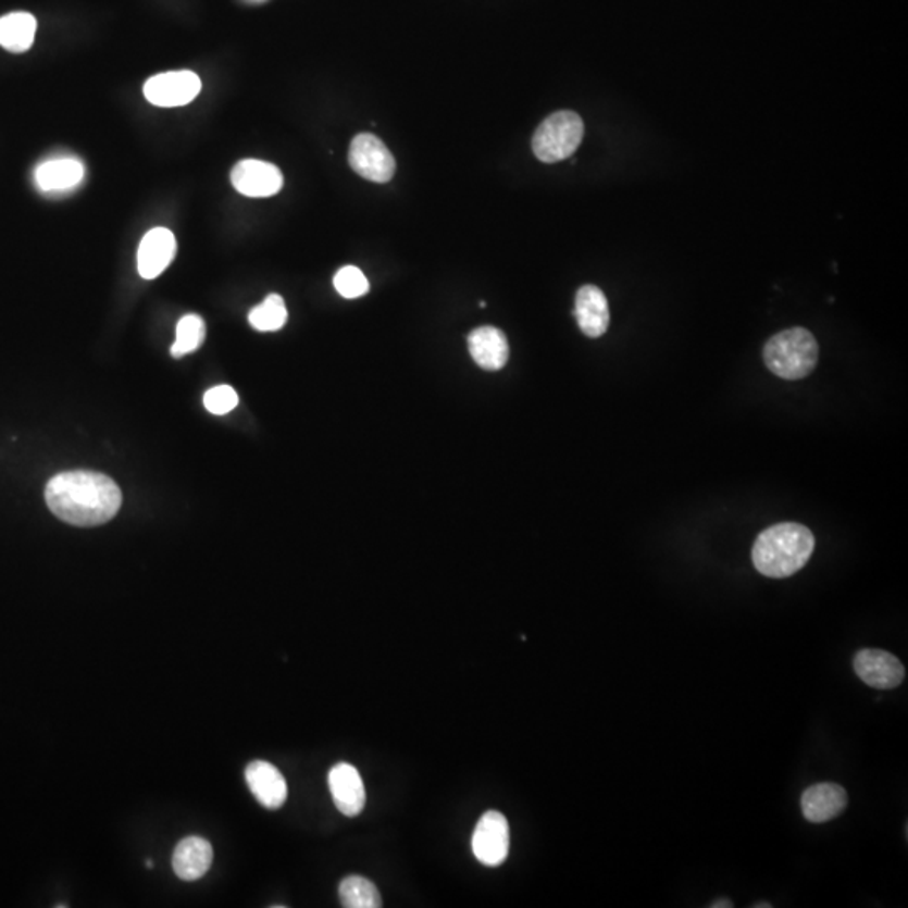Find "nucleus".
<instances>
[{"label": "nucleus", "mask_w": 908, "mask_h": 908, "mask_svg": "<svg viewBox=\"0 0 908 908\" xmlns=\"http://www.w3.org/2000/svg\"><path fill=\"white\" fill-rule=\"evenodd\" d=\"M122 500L120 486L94 471H66L46 485L49 510L70 525H103L119 513Z\"/></svg>", "instance_id": "f257e3e1"}, {"label": "nucleus", "mask_w": 908, "mask_h": 908, "mask_svg": "<svg viewBox=\"0 0 908 908\" xmlns=\"http://www.w3.org/2000/svg\"><path fill=\"white\" fill-rule=\"evenodd\" d=\"M814 550V535L801 523H778L757 537L752 562L757 571L772 579H784L801 571Z\"/></svg>", "instance_id": "f03ea898"}, {"label": "nucleus", "mask_w": 908, "mask_h": 908, "mask_svg": "<svg viewBox=\"0 0 908 908\" xmlns=\"http://www.w3.org/2000/svg\"><path fill=\"white\" fill-rule=\"evenodd\" d=\"M820 359V347L806 328H789L774 335L764 347V362L769 371L786 381L808 377Z\"/></svg>", "instance_id": "7ed1b4c3"}, {"label": "nucleus", "mask_w": 908, "mask_h": 908, "mask_svg": "<svg viewBox=\"0 0 908 908\" xmlns=\"http://www.w3.org/2000/svg\"><path fill=\"white\" fill-rule=\"evenodd\" d=\"M584 137V122L577 113L557 112L538 125L532 138L535 157L556 163L574 156Z\"/></svg>", "instance_id": "20e7f679"}, {"label": "nucleus", "mask_w": 908, "mask_h": 908, "mask_svg": "<svg viewBox=\"0 0 908 908\" xmlns=\"http://www.w3.org/2000/svg\"><path fill=\"white\" fill-rule=\"evenodd\" d=\"M349 162L360 177L377 184L389 182L396 172V160L384 141L372 134L357 135L350 145Z\"/></svg>", "instance_id": "39448f33"}, {"label": "nucleus", "mask_w": 908, "mask_h": 908, "mask_svg": "<svg viewBox=\"0 0 908 908\" xmlns=\"http://www.w3.org/2000/svg\"><path fill=\"white\" fill-rule=\"evenodd\" d=\"M201 78L192 71H171L145 83L144 95L156 107H186L201 94Z\"/></svg>", "instance_id": "423d86ee"}, {"label": "nucleus", "mask_w": 908, "mask_h": 908, "mask_svg": "<svg viewBox=\"0 0 908 908\" xmlns=\"http://www.w3.org/2000/svg\"><path fill=\"white\" fill-rule=\"evenodd\" d=\"M471 848L485 867H500L510 853V826L501 812L488 811L476 824Z\"/></svg>", "instance_id": "0eeeda50"}, {"label": "nucleus", "mask_w": 908, "mask_h": 908, "mask_svg": "<svg viewBox=\"0 0 908 908\" xmlns=\"http://www.w3.org/2000/svg\"><path fill=\"white\" fill-rule=\"evenodd\" d=\"M853 668L858 679L871 688L892 689L905 680L901 661L883 649H861L855 655Z\"/></svg>", "instance_id": "6e6552de"}, {"label": "nucleus", "mask_w": 908, "mask_h": 908, "mask_svg": "<svg viewBox=\"0 0 908 908\" xmlns=\"http://www.w3.org/2000/svg\"><path fill=\"white\" fill-rule=\"evenodd\" d=\"M231 184L246 197H271L282 190L283 174L273 163L248 159L234 165Z\"/></svg>", "instance_id": "1a4fd4ad"}, {"label": "nucleus", "mask_w": 908, "mask_h": 908, "mask_svg": "<svg viewBox=\"0 0 908 908\" xmlns=\"http://www.w3.org/2000/svg\"><path fill=\"white\" fill-rule=\"evenodd\" d=\"M175 251L177 242L172 231L156 227L145 234L138 248V273L141 278H159L174 260Z\"/></svg>", "instance_id": "9d476101"}, {"label": "nucleus", "mask_w": 908, "mask_h": 908, "mask_svg": "<svg viewBox=\"0 0 908 908\" xmlns=\"http://www.w3.org/2000/svg\"><path fill=\"white\" fill-rule=\"evenodd\" d=\"M332 799L341 814L356 818L365 806V787L362 778L353 766L341 762L334 766L328 774Z\"/></svg>", "instance_id": "9b49d317"}, {"label": "nucleus", "mask_w": 908, "mask_h": 908, "mask_svg": "<svg viewBox=\"0 0 908 908\" xmlns=\"http://www.w3.org/2000/svg\"><path fill=\"white\" fill-rule=\"evenodd\" d=\"M848 806V794L838 784L821 783L808 787L801 797L803 814L809 823H828Z\"/></svg>", "instance_id": "f8f14e48"}, {"label": "nucleus", "mask_w": 908, "mask_h": 908, "mask_svg": "<svg viewBox=\"0 0 908 908\" xmlns=\"http://www.w3.org/2000/svg\"><path fill=\"white\" fill-rule=\"evenodd\" d=\"M246 783L252 796L266 809H278L288 797V786L282 772L264 760H254L246 768Z\"/></svg>", "instance_id": "ddd939ff"}, {"label": "nucleus", "mask_w": 908, "mask_h": 908, "mask_svg": "<svg viewBox=\"0 0 908 908\" xmlns=\"http://www.w3.org/2000/svg\"><path fill=\"white\" fill-rule=\"evenodd\" d=\"M85 178V165L73 157H58L39 163L34 181L45 194L70 192Z\"/></svg>", "instance_id": "4468645a"}, {"label": "nucleus", "mask_w": 908, "mask_h": 908, "mask_svg": "<svg viewBox=\"0 0 908 908\" xmlns=\"http://www.w3.org/2000/svg\"><path fill=\"white\" fill-rule=\"evenodd\" d=\"M575 319L584 335L590 338L601 337L609 326L608 298L602 289L586 285L575 295Z\"/></svg>", "instance_id": "2eb2a0df"}, {"label": "nucleus", "mask_w": 908, "mask_h": 908, "mask_svg": "<svg viewBox=\"0 0 908 908\" xmlns=\"http://www.w3.org/2000/svg\"><path fill=\"white\" fill-rule=\"evenodd\" d=\"M471 357L485 371H500L510 357L507 337L495 326H482L468 337Z\"/></svg>", "instance_id": "dca6fc26"}, {"label": "nucleus", "mask_w": 908, "mask_h": 908, "mask_svg": "<svg viewBox=\"0 0 908 908\" xmlns=\"http://www.w3.org/2000/svg\"><path fill=\"white\" fill-rule=\"evenodd\" d=\"M212 846L201 836H189L175 846L172 867L175 875L186 882L202 879L211 870Z\"/></svg>", "instance_id": "f3484780"}, {"label": "nucleus", "mask_w": 908, "mask_h": 908, "mask_svg": "<svg viewBox=\"0 0 908 908\" xmlns=\"http://www.w3.org/2000/svg\"><path fill=\"white\" fill-rule=\"evenodd\" d=\"M38 21L29 12H12L0 17V46L11 52H26L36 39Z\"/></svg>", "instance_id": "a211bd4d"}, {"label": "nucleus", "mask_w": 908, "mask_h": 908, "mask_svg": "<svg viewBox=\"0 0 908 908\" xmlns=\"http://www.w3.org/2000/svg\"><path fill=\"white\" fill-rule=\"evenodd\" d=\"M340 901L347 908H378L383 907V898L377 886L365 876L350 875L340 883L338 888Z\"/></svg>", "instance_id": "6ab92c4d"}, {"label": "nucleus", "mask_w": 908, "mask_h": 908, "mask_svg": "<svg viewBox=\"0 0 908 908\" xmlns=\"http://www.w3.org/2000/svg\"><path fill=\"white\" fill-rule=\"evenodd\" d=\"M248 319L252 328H257L258 332L279 331L288 319L285 300L279 295H270L263 303L252 308Z\"/></svg>", "instance_id": "aec40b11"}, {"label": "nucleus", "mask_w": 908, "mask_h": 908, "mask_svg": "<svg viewBox=\"0 0 908 908\" xmlns=\"http://www.w3.org/2000/svg\"><path fill=\"white\" fill-rule=\"evenodd\" d=\"M206 340V323L199 315H186L177 323V337L172 345V357L189 356Z\"/></svg>", "instance_id": "412c9836"}, {"label": "nucleus", "mask_w": 908, "mask_h": 908, "mask_svg": "<svg viewBox=\"0 0 908 908\" xmlns=\"http://www.w3.org/2000/svg\"><path fill=\"white\" fill-rule=\"evenodd\" d=\"M335 289L344 298H360L369 291V282L356 266H344L334 278Z\"/></svg>", "instance_id": "4be33fe9"}, {"label": "nucleus", "mask_w": 908, "mask_h": 908, "mask_svg": "<svg viewBox=\"0 0 908 908\" xmlns=\"http://www.w3.org/2000/svg\"><path fill=\"white\" fill-rule=\"evenodd\" d=\"M238 394L231 386L212 387L204 396L206 409L214 415L227 414L238 408Z\"/></svg>", "instance_id": "5701e85b"}, {"label": "nucleus", "mask_w": 908, "mask_h": 908, "mask_svg": "<svg viewBox=\"0 0 908 908\" xmlns=\"http://www.w3.org/2000/svg\"><path fill=\"white\" fill-rule=\"evenodd\" d=\"M710 907H712V908H725V907L731 908V907H734V905H732L731 901H729V900H719V901H713V904L710 905Z\"/></svg>", "instance_id": "b1692460"}, {"label": "nucleus", "mask_w": 908, "mask_h": 908, "mask_svg": "<svg viewBox=\"0 0 908 908\" xmlns=\"http://www.w3.org/2000/svg\"><path fill=\"white\" fill-rule=\"evenodd\" d=\"M754 907H756V908H771V904L754 905Z\"/></svg>", "instance_id": "393cba45"}]
</instances>
